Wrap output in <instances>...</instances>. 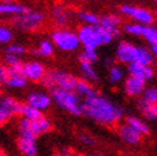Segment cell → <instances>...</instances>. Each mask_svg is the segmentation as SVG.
<instances>
[{
  "label": "cell",
  "instance_id": "cell-21",
  "mask_svg": "<svg viewBox=\"0 0 157 156\" xmlns=\"http://www.w3.org/2000/svg\"><path fill=\"white\" fill-rule=\"evenodd\" d=\"M44 115L42 111L37 110V109H35L33 106H31L26 103H22L21 105V110H19V118H23V119H27L29 122L32 120H36L38 118H41V116Z\"/></svg>",
  "mask_w": 157,
  "mask_h": 156
},
{
  "label": "cell",
  "instance_id": "cell-38",
  "mask_svg": "<svg viewBox=\"0 0 157 156\" xmlns=\"http://www.w3.org/2000/svg\"><path fill=\"white\" fill-rule=\"evenodd\" d=\"M5 78H6V68L3 63H0V84H3Z\"/></svg>",
  "mask_w": 157,
  "mask_h": 156
},
{
  "label": "cell",
  "instance_id": "cell-8",
  "mask_svg": "<svg viewBox=\"0 0 157 156\" xmlns=\"http://www.w3.org/2000/svg\"><path fill=\"white\" fill-rule=\"evenodd\" d=\"M45 21V15L41 12L27 10L26 13L19 14L15 17L14 23L23 31H36L38 29Z\"/></svg>",
  "mask_w": 157,
  "mask_h": 156
},
{
  "label": "cell",
  "instance_id": "cell-17",
  "mask_svg": "<svg viewBox=\"0 0 157 156\" xmlns=\"http://www.w3.org/2000/svg\"><path fill=\"white\" fill-rule=\"evenodd\" d=\"M120 23H121V19L119 17L109 14V15H104L102 18H100L98 25L115 37V36H119V33H120V28H119Z\"/></svg>",
  "mask_w": 157,
  "mask_h": 156
},
{
  "label": "cell",
  "instance_id": "cell-1",
  "mask_svg": "<svg viewBox=\"0 0 157 156\" xmlns=\"http://www.w3.org/2000/svg\"><path fill=\"white\" fill-rule=\"evenodd\" d=\"M82 115H86L100 126L113 127L121 120L124 110L113 100L96 92L82 100Z\"/></svg>",
  "mask_w": 157,
  "mask_h": 156
},
{
  "label": "cell",
  "instance_id": "cell-36",
  "mask_svg": "<svg viewBox=\"0 0 157 156\" xmlns=\"http://www.w3.org/2000/svg\"><path fill=\"white\" fill-rule=\"evenodd\" d=\"M79 142L87 147H91V146L95 145V138L88 133H81L79 135Z\"/></svg>",
  "mask_w": 157,
  "mask_h": 156
},
{
  "label": "cell",
  "instance_id": "cell-11",
  "mask_svg": "<svg viewBox=\"0 0 157 156\" xmlns=\"http://www.w3.org/2000/svg\"><path fill=\"white\" fill-rule=\"evenodd\" d=\"M22 65L13 67V68H6H6V78H5V81L3 82L2 86H5V87L12 88V90L26 88L28 81L22 74Z\"/></svg>",
  "mask_w": 157,
  "mask_h": 156
},
{
  "label": "cell",
  "instance_id": "cell-31",
  "mask_svg": "<svg viewBox=\"0 0 157 156\" xmlns=\"http://www.w3.org/2000/svg\"><path fill=\"white\" fill-rule=\"evenodd\" d=\"M97 59H98L97 50H93V49H84L79 55V61H87V63H91V64L97 61Z\"/></svg>",
  "mask_w": 157,
  "mask_h": 156
},
{
  "label": "cell",
  "instance_id": "cell-44",
  "mask_svg": "<svg viewBox=\"0 0 157 156\" xmlns=\"http://www.w3.org/2000/svg\"><path fill=\"white\" fill-rule=\"evenodd\" d=\"M2 2H3V3H9L10 0H2Z\"/></svg>",
  "mask_w": 157,
  "mask_h": 156
},
{
  "label": "cell",
  "instance_id": "cell-41",
  "mask_svg": "<svg viewBox=\"0 0 157 156\" xmlns=\"http://www.w3.org/2000/svg\"><path fill=\"white\" fill-rule=\"evenodd\" d=\"M0 156H6V154H5V151L2 149V147H0Z\"/></svg>",
  "mask_w": 157,
  "mask_h": 156
},
{
  "label": "cell",
  "instance_id": "cell-19",
  "mask_svg": "<svg viewBox=\"0 0 157 156\" xmlns=\"http://www.w3.org/2000/svg\"><path fill=\"white\" fill-rule=\"evenodd\" d=\"M51 17H52V21L55 22V25L59 28H64L69 23L70 14L65 8L56 5V6H54V9L51 10Z\"/></svg>",
  "mask_w": 157,
  "mask_h": 156
},
{
  "label": "cell",
  "instance_id": "cell-5",
  "mask_svg": "<svg viewBox=\"0 0 157 156\" xmlns=\"http://www.w3.org/2000/svg\"><path fill=\"white\" fill-rule=\"evenodd\" d=\"M78 81L79 80L69 72L61 71V69H50L46 72L41 83L49 90L61 88L68 91H75Z\"/></svg>",
  "mask_w": 157,
  "mask_h": 156
},
{
  "label": "cell",
  "instance_id": "cell-45",
  "mask_svg": "<svg viewBox=\"0 0 157 156\" xmlns=\"http://www.w3.org/2000/svg\"><path fill=\"white\" fill-rule=\"evenodd\" d=\"M156 15H157V13H156Z\"/></svg>",
  "mask_w": 157,
  "mask_h": 156
},
{
  "label": "cell",
  "instance_id": "cell-12",
  "mask_svg": "<svg viewBox=\"0 0 157 156\" xmlns=\"http://www.w3.org/2000/svg\"><path fill=\"white\" fill-rule=\"evenodd\" d=\"M26 104L33 106L35 109L40 111H45L50 109V106L52 105V100L50 93L48 92H44V91H32L27 95L26 99Z\"/></svg>",
  "mask_w": 157,
  "mask_h": 156
},
{
  "label": "cell",
  "instance_id": "cell-27",
  "mask_svg": "<svg viewBox=\"0 0 157 156\" xmlns=\"http://www.w3.org/2000/svg\"><path fill=\"white\" fill-rule=\"evenodd\" d=\"M124 80H125V72L121 67L116 65V64L110 67V71H109V81L110 82L113 84H117Z\"/></svg>",
  "mask_w": 157,
  "mask_h": 156
},
{
  "label": "cell",
  "instance_id": "cell-16",
  "mask_svg": "<svg viewBox=\"0 0 157 156\" xmlns=\"http://www.w3.org/2000/svg\"><path fill=\"white\" fill-rule=\"evenodd\" d=\"M128 73L129 76L137 77L139 80H142L144 82L151 81L153 78V69L150 65H143V64H138V63H132L128 65Z\"/></svg>",
  "mask_w": 157,
  "mask_h": 156
},
{
  "label": "cell",
  "instance_id": "cell-40",
  "mask_svg": "<svg viewBox=\"0 0 157 156\" xmlns=\"http://www.w3.org/2000/svg\"><path fill=\"white\" fill-rule=\"evenodd\" d=\"M151 53L153 57H157V45H151Z\"/></svg>",
  "mask_w": 157,
  "mask_h": 156
},
{
  "label": "cell",
  "instance_id": "cell-2",
  "mask_svg": "<svg viewBox=\"0 0 157 156\" xmlns=\"http://www.w3.org/2000/svg\"><path fill=\"white\" fill-rule=\"evenodd\" d=\"M116 60L121 64H132L138 63L143 65H150L153 63V55L150 49L143 46H137L128 41L119 42L116 48Z\"/></svg>",
  "mask_w": 157,
  "mask_h": 156
},
{
  "label": "cell",
  "instance_id": "cell-39",
  "mask_svg": "<svg viewBox=\"0 0 157 156\" xmlns=\"http://www.w3.org/2000/svg\"><path fill=\"white\" fill-rule=\"evenodd\" d=\"M105 65H107V67H113V65H115V60L114 59H111V58H107V59H105Z\"/></svg>",
  "mask_w": 157,
  "mask_h": 156
},
{
  "label": "cell",
  "instance_id": "cell-20",
  "mask_svg": "<svg viewBox=\"0 0 157 156\" xmlns=\"http://www.w3.org/2000/svg\"><path fill=\"white\" fill-rule=\"evenodd\" d=\"M27 10H29L28 8L15 3H0V14L2 15H14V17H17L19 14L26 13Z\"/></svg>",
  "mask_w": 157,
  "mask_h": 156
},
{
  "label": "cell",
  "instance_id": "cell-10",
  "mask_svg": "<svg viewBox=\"0 0 157 156\" xmlns=\"http://www.w3.org/2000/svg\"><path fill=\"white\" fill-rule=\"evenodd\" d=\"M46 72L45 64L38 60H29L22 65V74L28 82H41Z\"/></svg>",
  "mask_w": 157,
  "mask_h": 156
},
{
  "label": "cell",
  "instance_id": "cell-35",
  "mask_svg": "<svg viewBox=\"0 0 157 156\" xmlns=\"http://www.w3.org/2000/svg\"><path fill=\"white\" fill-rule=\"evenodd\" d=\"M23 61L21 59V57L17 55H12V54H6L5 58H4V65L6 68H12V67H18L22 65Z\"/></svg>",
  "mask_w": 157,
  "mask_h": 156
},
{
  "label": "cell",
  "instance_id": "cell-43",
  "mask_svg": "<svg viewBox=\"0 0 157 156\" xmlns=\"http://www.w3.org/2000/svg\"><path fill=\"white\" fill-rule=\"evenodd\" d=\"M3 96V87H2V84H0V97Z\"/></svg>",
  "mask_w": 157,
  "mask_h": 156
},
{
  "label": "cell",
  "instance_id": "cell-33",
  "mask_svg": "<svg viewBox=\"0 0 157 156\" xmlns=\"http://www.w3.org/2000/svg\"><path fill=\"white\" fill-rule=\"evenodd\" d=\"M6 54H12V55H17V57H22L27 53V49L21 44H8L6 49H5Z\"/></svg>",
  "mask_w": 157,
  "mask_h": 156
},
{
  "label": "cell",
  "instance_id": "cell-22",
  "mask_svg": "<svg viewBox=\"0 0 157 156\" xmlns=\"http://www.w3.org/2000/svg\"><path fill=\"white\" fill-rule=\"evenodd\" d=\"M125 123L129 124V126H130L133 129H136L140 136H146V135L150 133V127L147 126V123H146L144 120H142L140 118H138V116L130 115V116H128V118H127Z\"/></svg>",
  "mask_w": 157,
  "mask_h": 156
},
{
  "label": "cell",
  "instance_id": "cell-32",
  "mask_svg": "<svg viewBox=\"0 0 157 156\" xmlns=\"http://www.w3.org/2000/svg\"><path fill=\"white\" fill-rule=\"evenodd\" d=\"M143 25H139V23H128V25H124V31L127 33L132 35V36H139L142 37L143 33Z\"/></svg>",
  "mask_w": 157,
  "mask_h": 156
},
{
  "label": "cell",
  "instance_id": "cell-13",
  "mask_svg": "<svg viewBox=\"0 0 157 156\" xmlns=\"http://www.w3.org/2000/svg\"><path fill=\"white\" fill-rule=\"evenodd\" d=\"M146 88V82L139 80L137 77L129 76L124 80V84H123V90L124 93L129 97H137L142 95L143 90Z\"/></svg>",
  "mask_w": 157,
  "mask_h": 156
},
{
  "label": "cell",
  "instance_id": "cell-15",
  "mask_svg": "<svg viewBox=\"0 0 157 156\" xmlns=\"http://www.w3.org/2000/svg\"><path fill=\"white\" fill-rule=\"evenodd\" d=\"M117 135H119V138L124 143L127 145H138L140 142L143 136H140L136 129H133L129 124L127 123H123L117 127Z\"/></svg>",
  "mask_w": 157,
  "mask_h": 156
},
{
  "label": "cell",
  "instance_id": "cell-6",
  "mask_svg": "<svg viewBox=\"0 0 157 156\" xmlns=\"http://www.w3.org/2000/svg\"><path fill=\"white\" fill-rule=\"evenodd\" d=\"M50 41L52 42L55 48H58L59 50L65 53L75 51L81 46L77 33L67 28H58L52 31Z\"/></svg>",
  "mask_w": 157,
  "mask_h": 156
},
{
  "label": "cell",
  "instance_id": "cell-3",
  "mask_svg": "<svg viewBox=\"0 0 157 156\" xmlns=\"http://www.w3.org/2000/svg\"><path fill=\"white\" fill-rule=\"evenodd\" d=\"M79 44L83 46V49H93L97 50L100 46L110 44L114 40V36L109 33L100 25L97 26H82L77 32Z\"/></svg>",
  "mask_w": 157,
  "mask_h": 156
},
{
  "label": "cell",
  "instance_id": "cell-9",
  "mask_svg": "<svg viewBox=\"0 0 157 156\" xmlns=\"http://www.w3.org/2000/svg\"><path fill=\"white\" fill-rule=\"evenodd\" d=\"M120 12L127 15V17L134 19L136 23L143 26H150L155 21V15L152 12L144 8H139V6H133V5H121L120 6Z\"/></svg>",
  "mask_w": 157,
  "mask_h": 156
},
{
  "label": "cell",
  "instance_id": "cell-24",
  "mask_svg": "<svg viewBox=\"0 0 157 156\" xmlns=\"http://www.w3.org/2000/svg\"><path fill=\"white\" fill-rule=\"evenodd\" d=\"M81 73L83 78L88 82H97L98 81V74L96 69L93 68V64L87 63V61H81Z\"/></svg>",
  "mask_w": 157,
  "mask_h": 156
},
{
  "label": "cell",
  "instance_id": "cell-4",
  "mask_svg": "<svg viewBox=\"0 0 157 156\" xmlns=\"http://www.w3.org/2000/svg\"><path fill=\"white\" fill-rule=\"evenodd\" d=\"M50 96L52 103L61 110L75 116L82 115V99L74 91L52 88L50 90Z\"/></svg>",
  "mask_w": 157,
  "mask_h": 156
},
{
  "label": "cell",
  "instance_id": "cell-34",
  "mask_svg": "<svg viewBox=\"0 0 157 156\" xmlns=\"http://www.w3.org/2000/svg\"><path fill=\"white\" fill-rule=\"evenodd\" d=\"M13 40V32L9 27L0 25V44L8 45Z\"/></svg>",
  "mask_w": 157,
  "mask_h": 156
},
{
  "label": "cell",
  "instance_id": "cell-29",
  "mask_svg": "<svg viewBox=\"0 0 157 156\" xmlns=\"http://www.w3.org/2000/svg\"><path fill=\"white\" fill-rule=\"evenodd\" d=\"M78 17H79V19L86 26H97L100 23V17H97L96 14L90 13V12H81L78 14Z\"/></svg>",
  "mask_w": 157,
  "mask_h": 156
},
{
  "label": "cell",
  "instance_id": "cell-28",
  "mask_svg": "<svg viewBox=\"0 0 157 156\" xmlns=\"http://www.w3.org/2000/svg\"><path fill=\"white\" fill-rule=\"evenodd\" d=\"M140 101L146 104H157V87H146L140 95Z\"/></svg>",
  "mask_w": 157,
  "mask_h": 156
},
{
  "label": "cell",
  "instance_id": "cell-7",
  "mask_svg": "<svg viewBox=\"0 0 157 156\" xmlns=\"http://www.w3.org/2000/svg\"><path fill=\"white\" fill-rule=\"evenodd\" d=\"M22 103L13 96H2L0 97V128L4 127L15 116H19Z\"/></svg>",
  "mask_w": 157,
  "mask_h": 156
},
{
  "label": "cell",
  "instance_id": "cell-23",
  "mask_svg": "<svg viewBox=\"0 0 157 156\" xmlns=\"http://www.w3.org/2000/svg\"><path fill=\"white\" fill-rule=\"evenodd\" d=\"M74 92L79 97L86 99V97H90L92 95H95L97 91L95 90V87L92 86L91 82L86 81V80H79V81H78V83H77V87H75V91Z\"/></svg>",
  "mask_w": 157,
  "mask_h": 156
},
{
  "label": "cell",
  "instance_id": "cell-25",
  "mask_svg": "<svg viewBox=\"0 0 157 156\" xmlns=\"http://www.w3.org/2000/svg\"><path fill=\"white\" fill-rule=\"evenodd\" d=\"M54 50H55V46L52 45L50 40H42L38 44L37 49L33 50V54H36L38 57H42V58H49V57H52Z\"/></svg>",
  "mask_w": 157,
  "mask_h": 156
},
{
  "label": "cell",
  "instance_id": "cell-18",
  "mask_svg": "<svg viewBox=\"0 0 157 156\" xmlns=\"http://www.w3.org/2000/svg\"><path fill=\"white\" fill-rule=\"evenodd\" d=\"M31 123V131H32L33 136L37 138L40 136H44L46 133H49V132L52 129V123L49 118H46L45 115H42L41 118H38L36 120H32L29 122Z\"/></svg>",
  "mask_w": 157,
  "mask_h": 156
},
{
  "label": "cell",
  "instance_id": "cell-42",
  "mask_svg": "<svg viewBox=\"0 0 157 156\" xmlns=\"http://www.w3.org/2000/svg\"><path fill=\"white\" fill-rule=\"evenodd\" d=\"M93 156H106V155L102 152H96V154H93Z\"/></svg>",
  "mask_w": 157,
  "mask_h": 156
},
{
  "label": "cell",
  "instance_id": "cell-30",
  "mask_svg": "<svg viewBox=\"0 0 157 156\" xmlns=\"http://www.w3.org/2000/svg\"><path fill=\"white\" fill-rule=\"evenodd\" d=\"M142 37L147 40L151 45H157V28L151 26H144Z\"/></svg>",
  "mask_w": 157,
  "mask_h": 156
},
{
  "label": "cell",
  "instance_id": "cell-26",
  "mask_svg": "<svg viewBox=\"0 0 157 156\" xmlns=\"http://www.w3.org/2000/svg\"><path fill=\"white\" fill-rule=\"evenodd\" d=\"M139 109L142 115L147 120H151V122L157 120V104H146L139 101Z\"/></svg>",
  "mask_w": 157,
  "mask_h": 156
},
{
  "label": "cell",
  "instance_id": "cell-14",
  "mask_svg": "<svg viewBox=\"0 0 157 156\" xmlns=\"http://www.w3.org/2000/svg\"><path fill=\"white\" fill-rule=\"evenodd\" d=\"M35 136H18L17 147L23 156H37V141Z\"/></svg>",
  "mask_w": 157,
  "mask_h": 156
},
{
  "label": "cell",
  "instance_id": "cell-37",
  "mask_svg": "<svg viewBox=\"0 0 157 156\" xmlns=\"http://www.w3.org/2000/svg\"><path fill=\"white\" fill-rule=\"evenodd\" d=\"M51 156H74V155H73V152L70 151V150L63 149V150H59V151H56V152H54Z\"/></svg>",
  "mask_w": 157,
  "mask_h": 156
}]
</instances>
